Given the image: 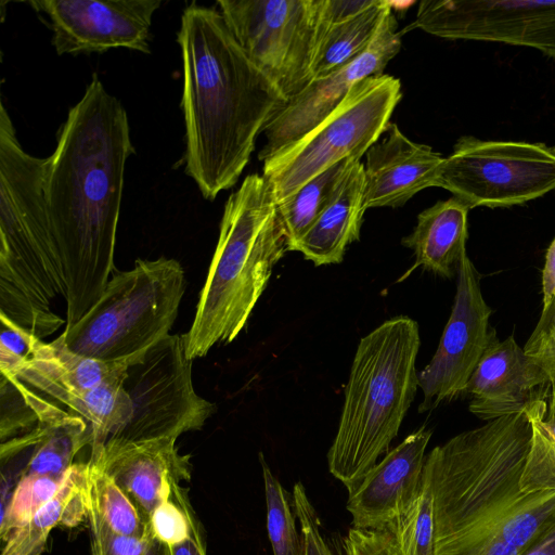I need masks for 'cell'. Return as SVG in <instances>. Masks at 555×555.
<instances>
[{
  "instance_id": "25",
  "label": "cell",
  "mask_w": 555,
  "mask_h": 555,
  "mask_svg": "<svg viewBox=\"0 0 555 555\" xmlns=\"http://www.w3.org/2000/svg\"><path fill=\"white\" fill-rule=\"evenodd\" d=\"M353 160L358 159L347 158L333 165L278 204L288 250L294 251L298 242L336 197Z\"/></svg>"
},
{
  "instance_id": "23",
  "label": "cell",
  "mask_w": 555,
  "mask_h": 555,
  "mask_svg": "<svg viewBox=\"0 0 555 555\" xmlns=\"http://www.w3.org/2000/svg\"><path fill=\"white\" fill-rule=\"evenodd\" d=\"M88 513V462L74 463L55 495L8 537L1 555H40L53 528L77 527Z\"/></svg>"
},
{
  "instance_id": "9",
  "label": "cell",
  "mask_w": 555,
  "mask_h": 555,
  "mask_svg": "<svg viewBox=\"0 0 555 555\" xmlns=\"http://www.w3.org/2000/svg\"><path fill=\"white\" fill-rule=\"evenodd\" d=\"M131 362H108L69 350L60 336L50 343L34 337L29 357L11 374L46 399L88 425L90 460L131 417L130 398L124 388Z\"/></svg>"
},
{
  "instance_id": "31",
  "label": "cell",
  "mask_w": 555,
  "mask_h": 555,
  "mask_svg": "<svg viewBox=\"0 0 555 555\" xmlns=\"http://www.w3.org/2000/svg\"><path fill=\"white\" fill-rule=\"evenodd\" d=\"M92 555H167L166 546L153 532L145 538L113 532L89 506Z\"/></svg>"
},
{
  "instance_id": "4",
  "label": "cell",
  "mask_w": 555,
  "mask_h": 555,
  "mask_svg": "<svg viewBox=\"0 0 555 555\" xmlns=\"http://www.w3.org/2000/svg\"><path fill=\"white\" fill-rule=\"evenodd\" d=\"M48 162L22 147L1 104L0 317L40 339L66 324L54 311L66 286L47 205Z\"/></svg>"
},
{
  "instance_id": "34",
  "label": "cell",
  "mask_w": 555,
  "mask_h": 555,
  "mask_svg": "<svg viewBox=\"0 0 555 555\" xmlns=\"http://www.w3.org/2000/svg\"><path fill=\"white\" fill-rule=\"evenodd\" d=\"M150 526L154 537L166 545L182 542L190 531L189 518L172 493L152 513Z\"/></svg>"
},
{
  "instance_id": "6",
  "label": "cell",
  "mask_w": 555,
  "mask_h": 555,
  "mask_svg": "<svg viewBox=\"0 0 555 555\" xmlns=\"http://www.w3.org/2000/svg\"><path fill=\"white\" fill-rule=\"evenodd\" d=\"M420 346L418 324L406 315L386 320L358 344L327 452L330 473L348 492L398 435L418 388Z\"/></svg>"
},
{
  "instance_id": "38",
  "label": "cell",
  "mask_w": 555,
  "mask_h": 555,
  "mask_svg": "<svg viewBox=\"0 0 555 555\" xmlns=\"http://www.w3.org/2000/svg\"><path fill=\"white\" fill-rule=\"evenodd\" d=\"M524 350L543 367L555 366V321L535 325Z\"/></svg>"
},
{
  "instance_id": "10",
  "label": "cell",
  "mask_w": 555,
  "mask_h": 555,
  "mask_svg": "<svg viewBox=\"0 0 555 555\" xmlns=\"http://www.w3.org/2000/svg\"><path fill=\"white\" fill-rule=\"evenodd\" d=\"M230 31L249 60L287 101L313 80V64L328 24L323 0H219Z\"/></svg>"
},
{
  "instance_id": "21",
  "label": "cell",
  "mask_w": 555,
  "mask_h": 555,
  "mask_svg": "<svg viewBox=\"0 0 555 555\" xmlns=\"http://www.w3.org/2000/svg\"><path fill=\"white\" fill-rule=\"evenodd\" d=\"M364 164L353 160L332 203L318 217L294 251L314 266L337 264L347 247L360 240L364 215Z\"/></svg>"
},
{
  "instance_id": "18",
  "label": "cell",
  "mask_w": 555,
  "mask_h": 555,
  "mask_svg": "<svg viewBox=\"0 0 555 555\" xmlns=\"http://www.w3.org/2000/svg\"><path fill=\"white\" fill-rule=\"evenodd\" d=\"M546 370L513 335L500 340L496 332L475 369L464 395L472 397L469 411L483 421L526 411L539 400H547Z\"/></svg>"
},
{
  "instance_id": "5",
  "label": "cell",
  "mask_w": 555,
  "mask_h": 555,
  "mask_svg": "<svg viewBox=\"0 0 555 555\" xmlns=\"http://www.w3.org/2000/svg\"><path fill=\"white\" fill-rule=\"evenodd\" d=\"M288 251L278 203L263 176H247L223 209L218 243L194 320L182 335L190 360L234 340Z\"/></svg>"
},
{
  "instance_id": "29",
  "label": "cell",
  "mask_w": 555,
  "mask_h": 555,
  "mask_svg": "<svg viewBox=\"0 0 555 555\" xmlns=\"http://www.w3.org/2000/svg\"><path fill=\"white\" fill-rule=\"evenodd\" d=\"M546 410L547 400L535 401L528 408L533 434L520 480L521 490L527 493L555 490V438L543 423Z\"/></svg>"
},
{
  "instance_id": "39",
  "label": "cell",
  "mask_w": 555,
  "mask_h": 555,
  "mask_svg": "<svg viewBox=\"0 0 555 555\" xmlns=\"http://www.w3.org/2000/svg\"><path fill=\"white\" fill-rule=\"evenodd\" d=\"M377 0H323V18L331 25L341 23L372 8Z\"/></svg>"
},
{
  "instance_id": "14",
  "label": "cell",
  "mask_w": 555,
  "mask_h": 555,
  "mask_svg": "<svg viewBox=\"0 0 555 555\" xmlns=\"http://www.w3.org/2000/svg\"><path fill=\"white\" fill-rule=\"evenodd\" d=\"M456 293L450 318L430 362L418 373L423 401L418 412L436 409L464 395L495 330L492 309L483 299L480 274L467 253L456 273Z\"/></svg>"
},
{
  "instance_id": "12",
  "label": "cell",
  "mask_w": 555,
  "mask_h": 555,
  "mask_svg": "<svg viewBox=\"0 0 555 555\" xmlns=\"http://www.w3.org/2000/svg\"><path fill=\"white\" fill-rule=\"evenodd\" d=\"M124 388L130 398L131 417L104 448L177 439L181 434L201 429L216 411L194 389L192 360L185 354L182 335L165 336L131 362Z\"/></svg>"
},
{
  "instance_id": "16",
  "label": "cell",
  "mask_w": 555,
  "mask_h": 555,
  "mask_svg": "<svg viewBox=\"0 0 555 555\" xmlns=\"http://www.w3.org/2000/svg\"><path fill=\"white\" fill-rule=\"evenodd\" d=\"M401 31L392 11L370 48L349 64L313 79L291 98L263 129L266 143L258 154L266 160L321 124L361 80L382 75L401 49Z\"/></svg>"
},
{
  "instance_id": "2",
  "label": "cell",
  "mask_w": 555,
  "mask_h": 555,
  "mask_svg": "<svg viewBox=\"0 0 555 555\" xmlns=\"http://www.w3.org/2000/svg\"><path fill=\"white\" fill-rule=\"evenodd\" d=\"M532 434L527 409L465 430L426 455L435 555H519L555 526V490L520 487Z\"/></svg>"
},
{
  "instance_id": "41",
  "label": "cell",
  "mask_w": 555,
  "mask_h": 555,
  "mask_svg": "<svg viewBox=\"0 0 555 555\" xmlns=\"http://www.w3.org/2000/svg\"><path fill=\"white\" fill-rule=\"evenodd\" d=\"M519 555H555V526Z\"/></svg>"
},
{
  "instance_id": "3",
  "label": "cell",
  "mask_w": 555,
  "mask_h": 555,
  "mask_svg": "<svg viewBox=\"0 0 555 555\" xmlns=\"http://www.w3.org/2000/svg\"><path fill=\"white\" fill-rule=\"evenodd\" d=\"M183 63L185 172L206 199L238 180L256 139L287 99L246 55L222 14L193 3L178 33Z\"/></svg>"
},
{
  "instance_id": "28",
  "label": "cell",
  "mask_w": 555,
  "mask_h": 555,
  "mask_svg": "<svg viewBox=\"0 0 555 555\" xmlns=\"http://www.w3.org/2000/svg\"><path fill=\"white\" fill-rule=\"evenodd\" d=\"M386 529L392 535L395 555H435L433 496L424 478L416 501Z\"/></svg>"
},
{
  "instance_id": "11",
  "label": "cell",
  "mask_w": 555,
  "mask_h": 555,
  "mask_svg": "<svg viewBox=\"0 0 555 555\" xmlns=\"http://www.w3.org/2000/svg\"><path fill=\"white\" fill-rule=\"evenodd\" d=\"M437 186L469 209L524 205L555 190V147L464 135L444 157Z\"/></svg>"
},
{
  "instance_id": "8",
  "label": "cell",
  "mask_w": 555,
  "mask_h": 555,
  "mask_svg": "<svg viewBox=\"0 0 555 555\" xmlns=\"http://www.w3.org/2000/svg\"><path fill=\"white\" fill-rule=\"evenodd\" d=\"M401 96L398 78L367 77L314 129L263 160L262 176L275 202L280 204L344 159L360 160L387 131Z\"/></svg>"
},
{
  "instance_id": "33",
  "label": "cell",
  "mask_w": 555,
  "mask_h": 555,
  "mask_svg": "<svg viewBox=\"0 0 555 555\" xmlns=\"http://www.w3.org/2000/svg\"><path fill=\"white\" fill-rule=\"evenodd\" d=\"M293 499L305 544V555H338L336 545H331L321 532L318 513L301 481L293 487Z\"/></svg>"
},
{
  "instance_id": "43",
  "label": "cell",
  "mask_w": 555,
  "mask_h": 555,
  "mask_svg": "<svg viewBox=\"0 0 555 555\" xmlns=\"http://www.w3.org/2000/svg\"><path fill=\"white\" fill-rule=\"evenodd\" d=\"M553 321H555V295H554L550 306L546 309L542 310L541 317L537 324L542 325V324H546V323H550Z\"/></svg>"
},
{
  "instance_id": "26",
  "label": "cell",
  "mask_w": 555,
  "mask_h": 555,
  "mask_svg": "<svg viewBox=\"0 0 555 555\" xmlns=\"http://www.w3.org/2000/svg\"><path fill=\"white\" fill-rule=\"evenodd\" d=\"M89 506L115 533L145 538L150 520L133 500L98 464L88 461Z\"/></svg>"
},
{
  "instance_id": "42",
  "label": "cell",
  "mask_w": 555,
  "mask_h": 555,
  "mask_svg": "<svg viewBox=\"0 0 555 555\" xmlns=\"http://www.w3.org/2000/svg\"><path fill=\"white\" fill-rule=\"evenodd\" d=\"M550 378V392L545 418L555 423V366L544 367Z\"/></svg>"
},
{
  "instance_id": "22",
  "label": "cell",
  "mask_w": 555,
  "mask_h": 555,
  "mask_svg": "<svg viewBox=\"0 0 555 555\" xmlns=\"http://www.w3.org/2000/svg\"><path fill=\"white\" fill-rule=\"evenodd\" d=\"M468 210L463 201L452 196L418 214L413 231L401 241L415 257L411 270L421 267L446 279L457 273L461 258L467 253Z\"/></svg>"
},
{
  "instance_id": "37",
  "label": "cell",
  "mask_w": 555,
  "mask_h": 555,
  "mask_svg": "<svg viewBox=\"0 0 555 555\" xmlns=\"http://www.w3.org/2000/svg\"><path fill=\"white\" fill-rule=\"evenodd\" d=\"M188 491V489L180 486V482L172 481L171 493L180 503L189 518L190 531L188 538L182 542L173 545L165 544L167 555H206V542L203 527L192 507Z\"/></svg>"
},
{
  "instance_id": "24",
  "label": "cell",
  "mask_w": 555,
  "mask_h": 555,
  "mask_svg": "<svg viewBox=\"0 0 555 555\" xmlns=\"http://www.w3.org/2000/svg\"><path fill=\"white\" fill-rule=\"evenodd\" d=\"M392 2L377 0L359 15L328 26L318 48L313 79L349 64L365 52L392 11Z\"/></svg>"
},
{
  "instance_id": "7",
  "label": "cell",
  "mask_w": 555,
  "mask_h": 555,
  "mask_svg": "<svg viewBox=\"0 0 555 555\" xmlns=\"http://www.w3.org/2000/svg\"><path fill=\"white\" fill-rule=\"evenodd\" d=\"M184 291L179 261L139 259L131 270L114 273L99 299L60 338L85 357L133 362L169 335Z\"/></svg>"
},
{
  "instance_id": "32",
  "label": "cell",
  "mask_w": 555,
  "mask_h": 555,
  "mask_svg": "<svg viewBox=\"0 0 555 555\" xmlns=\"http://www.w3.org/2000/svg\"><path fill=\"white\" fill-rule=\"evenodd\" d=\"M0 398L1 442L27 431L37 424L38 416L30 406L20 380L15 376L1 373Z\"/></svg>"
},
{
  "instance_id": "17",
  "label": "cell",
  "mask_w": 555,
  "mask_h": 555,
  "mask_svg": "<svg viewBox=\"0 0 555 555\" xmlns=\"http://www.w3.org/2000/svg\"><path fill=\"white\" fill-rule=\"evenodd\" d=\"M431 434L423 426L408 435L348 492L352 528L385 529L413 505L422 490Z\"/></svg>"
},
{
  "instance_id": "19",
  "label": "cell",
  "mask_w": 555,
  "mask_h": 555,
  "mask_svg": "<svg viewBox=\"0 0 555 555\" xmlns=\"http://www.w3.org/2000/svg\"><path fill=\"white\" fill-rule=\"evenodd\" d=\"M387 137L366 152L364 209L403 206L420 191L437 186L444 157L430 146L413 142L396 124Z\"/></svg>"
},
{
  "instance_id": "20",
  "label": "cell",
  "mask_w": 555,
  "mask_h": 555,
  "mask_svg": "<svg viewBox=\"0 0 555 555\" xmlns=\"http://www.w3.org/2000/svg\"><path fill=\"white\" fill-rule=\"evenodd\" d=\"M176 441L162 438L104 448L89 462L101 466L150 520L155 508L170 498L172 481L191 479V456L181 454Z\"/></svg>"
},
{
  "instance_id": "35",
  "label": "cell",
  "mask_w": 555,
  "mask_h": 555,
  "mask_svg": "<svg viewBox=\"0 0 555 555\" xmlns=\"http://www.w3.org/2000/svg\"><path fill=\"white\" fill-rule=\"evenodd\" d=\"M335 545L338 555H395L392 535L386 528H351Z\"/></svg>"
},
{
  "instance_id": "30",
  "label": "cell",
  "mask_w": 555,
  "mask_h": 555,
  "mask_svg": "<svg viewBox=\"0 0 555 555\" xmlns=\"http://www.w3.org/2000/svg\"><path fill=\"white\" fill-rule=\"evenodd\" d=\"M65 475H24L21 478L5 513L0 516V538L3 542L14 530L25 526L55 495Z\"/></svg>"
},
{
  "instance_id": "36",
  "label": "cell",
  "mask_w": 555,
  "mask_h": 555,
  "mask_svg": "<svg viewBox=\"0 0 555 555\" xmlns=\"http://www.w3.org/2000/svg\"><path fill=\"white\" fill-rule=\"evenodd\" d=\"M0 320V371H10L29 357L36 336L3 317Z\"/></svg>"
},
{
  "instance_id": "1",
  "label": "cell",
  "mask_w": 555,
  "mask_h": 555,
  "mask_svg": "<svg viewBox=\"0 0 555 555\" xmlns=\"http://www.w3.org/2000/svg\"><path fill=\"white\" fill-rule=\"evenodd\" d=\"M127 113L96 74L68 112L48 157L46 197L66 286V324L99 299L114 270L127 159Z\"/></svg>"
},
{
  "instance_id": "40",
  "label": "cell",
  "mask_w": 555,
  "mask_h": 555,
  "mask_svg": "<svg viewBox=\"0 0 555 555\" xmlns=\"http://www.w3.org/2000/svg\"><path fill=\"white\" fill-rule=\"evenodd\" d=\"M555 295V237L545 253L542 269V310L546 309Z\"/></svg>"
},
{
  "instance_id": "27",
  "label": "cell",
  "mask_w": 555,
  "mask_h": 555,
  "mask_svg": "<svg viewBox=\"0 0 555 555\" xmlns=\"http://www.w3.org/2000/svg\"><path fill=\"white\" fill-rule=\"evenodd\" d=\"M267 505V531L273 555H305L301 531L296 527L293 494L274 476L259 452Z\"/></svg>"
},
{
  "instance_id": "13",
  "label": "cell",
  "mask_w": 555,
  "mask_h": 555,
  "mask_svg": "<svg viewBox=\"0 0 555 555\" xmlns=\"http://www.w3.org/2000/svg\"><path fill=\"white\" fill-rule=\"evenodd\" d=\"M444 39L528 47L555 59V0H423L412 29Z\"/></svg>"
},
{
  "instance_id": "15",
  "label": "cell",
  "mask_w": 555,
  "mask_h": 555,
  "mask_svg": "<svg viewBox=\"0 0 555 555\" xmlns=\"http://www.w3.org/2000/svg\"><path fill=\"white\" fill-rule=\"evenodd\" d=\"M44 13L59 55L127 48L150 53L152 17L160 0H35Z\"/></svg>"
}]
</instances>
